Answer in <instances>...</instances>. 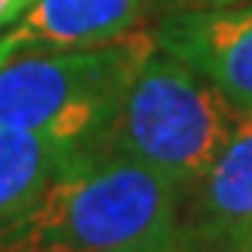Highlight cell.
Here are the masks:
<instances>
[{
    "instance_id": "1",
    "label": "cell",
    "mask_w": 252,
    "mask_h": 252,
    "mask_svg": "<svg viewBox=\"0 0 252 252\" xmlns=\"http://www.w3.org/2000/svg\"><path fill=\"white\" fill-rule=\"evenodd\" d=\"M0 252H186L179 189L125 155L82 152L0 225Z\"/></svg>"
},
{
    "instance_id": "2",
    "label": "cell",
    "mask_w": 252,
    "mask_h": 252,
    "mask_svg": "<svg viewBox=\"0 0 252 252\" xmlns=\"http://www.w3.org/2000/svg\"><path fill=\"white\" fill-rule=\"evenodd\" d=\"M237 110L194 67L152 49L131 76L103 137L110 152L189 189L219 155Z\"/></svg>"
},
{
    "instance_id": "3",
    "label": "cell",
    "mask_w": 252,
    "mask_h": 252,
    "mask_svg": "<svg viewBox=\"0 0 252 252\" xmlns=\"http://www.w3.org/2000/svg\"><path fill=\"white\" fill-rule=\"evenodd\" d=\"M155 43L131 31L113 43L33 52L0 64V128L85 149L103 137L131 76Z\"/></svg>"
},
{
    "instance_id": "4",
    "label": "cell",
    "mask_w": 252,
    "mask_h": 252,
    "mask_svg": "<svg viewBox=\"0 0 252 252\" xmlns=\"http://www.w3.org/2000/svg\"><path fill=\"white\" fill-rule=\"evenodd\" d=\"M158 40L234 106H252V0L186 12L164 25Z\"/></svg>"
},
{
    "instance_id": "5",
    "label": "cell",
    "mask_w": 252,
    "mask_h": 252,
    "mask_svg": "<svg viewBox=\"0 0 252 252\" xmlns=\"http://www.w3.org/2000/svg\"><path fill=\"white\" fill-rule=\"evenodd\" d=\"M143 0H31L0 31V64L33 52L113 43L137 28Z\"/></svg>"
},
{
    "instance_id": "6",
    "label": "cell",
    "mask_w": 252,
    "mask_h": 252,
    "mask_svg": "<svg viewBox=\"0 0 252 252\" xmlns=\"http://www.w3.org/2000/svg\"><path fill=\"white\" fill-rule=\"evenodd\" d=\"M191 222L201 237L243 240L252 231V106H240L231 134L194 183Z\"/></svg>"
},
{
    "instance_id": "7",
    "label": "cell",
    "mask_w": 252,
    "mask_h": 252,
    "mask_svg": "<svg viewBox=\"0 0 252 252\" xmlns=\"http://www.w3.org/2000/svg\"><path fill=\"white\" fill-rule=\"evenodd\" d=\"M82 152L43 134L0 128V225L15 219Z\"/></svg>"
},
{
    "instance_id": "8",
    "label": "cell",
    "mask_w": 252,
    "mask_h": 252,
    "mask_svg": "<svg viewBox=\"0 0 252 252\" xmlns=\"http://www.w3.org/2000/svg\"><path fill=\"white\" fill-rule=\"evenodd\" d=\"M31 3V0H0V31H3L12 19H19V12Z\"/></svg>"
},
{
    "instance_id": "9",
    "label": "cell",
    "mask_w": 252,
    "mask_h": 252,
    "mask_svg": "<svg viewBox=\"0 0 252 252\" xmlns=\"http://www.w3.org/2000/svg\"><path fill=\"white\" fill-rule=\"evenodd\" d=\"M234 246H237V252H252V231L246 234L243 240H237V243H234Z\"/></svg>"
},
{
    "instance_id": "10",
    "label": "cell",
    "mask_w": 252,
    "mask_h": 252,
    "mask_svg": "<svg viewBox=\"0 0 252 252\" xmlns=\"http://www.w3.org/2000/svg\"><path fill=\"white\" fill-rule=\"evenodd\" d=\"M225 3H243V0H210V6H225Z\"/></svg>"
}]
</instances>
